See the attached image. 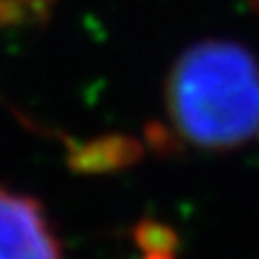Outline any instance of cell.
<instances>
[{"label": "cell", "mask_w": 259, "mask_h": 259, "mask_svg": "<svg viewBox=\"0 0 259 259\" xmlns=\"http://www.w3.org/2000/svg\"><path fill=\"white\" fill-rule=\"evenodd\" d=\"M166 108L177 134L203 149H233L259 134V63L244 46L207 39L175 61Z\"/></svg>", "instance_id": "6da1fadb"}, {"label": "cell", "mask_w": 259, "mask_h": 259, "mask_svg": "<svg viewBox=\"0 0 259 259\" xmlns=\"http://www.w3.org/2000/svg\"><path fill=\"white\" fill-rule=\"evenodd\" d=\"M0 259H63L61 242L35 197L0 186Z\"/></svg>", "instance_id": "7a4b0ae2"}, {"label": "cell", "mask_w": 259, "mask_h": 259, "mask_svg": "<svg viewBox=\"0 0 259 259\" xmlns=\"http://www.w3.org/2000/svg\"><path fill=\"white\" fill-rule=\"evenodd\" d=\"M139 153V145L130 139H106L91 143L74 153V164L87 171H102V168L123 166Z\"/></svg>", "instance_id": "3957f363"}, {"label": "cell", "mask_w": 259, "mask_h": 259, "mask_svg": "<svg viewBox=\"0 0 259 259\" xmlns=\"http://www.w3.org/2000/svg\"><path fill=\"white\" fill-rule=\"evenodd\" d=\"M147 259H173V253H147Z\"/></svg>", "instance_id": "277c9868"}]
</instances>
